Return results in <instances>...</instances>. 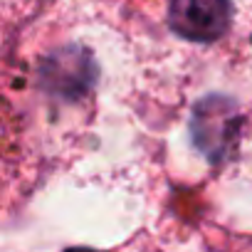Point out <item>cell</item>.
<instances>
[{
  "mask_svg": "<svg viewBox=\"0 0 252 252\" xmlns=\"http://www.w3.org/2000/svg\"><path fill=\"white\" fill-rule=\"evenodd\" d=\"M240 126L237 104L227 96L210 94L193 106L190 116V131L195 146L203 151L205 158L218 163L235 144Z\"/></svg>",
  "mask_w": 252,
  "mask_h": 252,
  "instance_id": "cell-1",
  "label": "cell"
},
{
  "mask_svg": "<svg viewBox=\"0 0 252 252\" xmlns=\"http://www.w3.org/2000/svg\"><path fill=\"white\" fill-rule=\"evenodd\" d=\"M96 82V64L92 55L77 45L60 47L40 62V87L67 101H77L92 92Z\"/></svg>",
  "mask_w": 252,
  "mask_h": 252,
  "instance_id": "cell-2",
  "label": "cell"
},
{
  "mask_svg": "<svg viewBox=\"0 0 252 252\" xmlns=\"http://www.w3.org/2000/svg\"><path fill=\"white\" fill-rule=\"evenodd\" d=\"M230 20V0H171L168 5V28L190 42H213L222 37Z\"/></svg>",
  "mask_w": 252,
  "mask_h": 252,
  "instance_id": "cell-3",
  "label": "cell"
}]
</instances>
